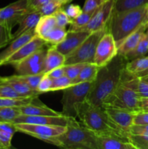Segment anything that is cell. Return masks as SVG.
I'll list each match as a JSON object with an SVG mask.
<instances>
[{
	"mask_svg": "<svg viewBox=\"0 0 148 149\" xmlns=\"http://www.w3.org/2000/svg\"><path fill=\"white\" fill-rule=\"evenodd\" d=\"M36 35L37 34H36L35 29H33L12 39L10 42V45L7 46V47L0 52V66L4 65V62L7 58H10L12 54L18 50L23 45L27 43L28 41L33 39Z\"/></svg>",
	"mask_w": 148,
	"mask_h": 149,
	"instance_id": "ac0fdd59",
	"label": "cell"
},
{
	"mask_svg": "<svg viewBox=\"0 0 148 149\" xmlns=\"http://www.w3.org/2000/svg\"><path fill=\"white\" fill-rule=\"evenodd\" d=\"M34 97H26L23 99L7 98L0 97V107H12L19 108L22 106L31 103L34 100Z\"/></svg>",
	"mask_w": 148,
	"mask_h": 149,
	"instance_id": "4dcf8cb0",
	"label": "cell"
},
{
	"mask_svg": "<svg viewBox=\"0 0 148 149\" xmlns=\"http://www.w3.org/2000/svg\"><path fill=\"white\" fill-rule=\"evenodd\" d=\"M92 82H82L73 84L63 90L61 100L62 114L67 117L77 118L78 107L86 100Z\"/></svg>",
	"mask_w": 148,
	"mask_h": 149,
	"instance_id": "5b68a950",
	"label": "cell"
},
{
	"mask_svg": "<svg viewBox=\"0 0 148 149\" xmlns=\"http://www.w3.org/2000/svg\"><path fill=\"white\" fill-rule=\"evenodd\" d=\"M146 76H147V75H146Z\"/></svg>",
	"mask_w": 148,
	"mask_h": 149,
	"instance_id": "94428289",
	"label": "cell"
},
{
	"mask_svg": "<svg viewBox=\"0 0 148 149\" xmlns=\"http://www.w3.org/2000/svg\"><path fill=\"white\" fill-rule=\"evenodd\" d=\"M148 52V34L145 33L141 38L140 41L132 50L128 52L124 58L128 61H131L135 58L143 57Z\"/></svg>",
	"mask_w": 148,
	"mask_h": 149,
	"instance_id": "4316f807",
	"label": "cell"
},
{
	"mask_svg": "<svg viewBox=\"0 0 148 149\" xmlns=\"http://www.w3.org/2000/svg\"><path fill=\"white\" fill-rule=\"evenodd\" d=\"M46 74H47L52 79H56L59 78V77L65 75V68H64V65L63 66L58 67V68H55V69L52 70V71H49V72L47 73Z\"/></svg>",
	"mask_w": 148,
	"mask_h": 149,
	"instance_id": "681fc988",
	"label": "cell"
},
{
	"mask_svg": "<svg viewBox=\"0 0 148 149\" xmlns=\"http://www.w3.org/2000/svg\"><path fill=\"white\" fill-rule=\"evenodd\" d=\"M13 134L0 130V149H8L12 146Z\"/></svg>",
	"mask_w": 148,
	"mask_h": 149,
	"instance_id": "7bdbcfd3",
	"label": "cell"
},
{
	"mask_svg": "<svg viewBox=\"0 0 148 149\" xmlns=\"http://www.w3.org/2000/svg\"><path fill=\"white\" fill-rule=\"evenodd\" d=\"M56 26V20L53 15H41L35 28V31L38 36L42 37Z\"/></svg>",
	"mask_w": 148,
	"mask_h": 149,
	"instance_id": "484cf974",
	"label": "cell"
},
{
	"mask_svg": "<svg viewBox=\"0 0 148 149\" xmlns=\"http://www.w3.org/2000/svg\"><path fill=\"white\" fill-rule=\"evenodd\" d=\"M140 109L141 111L148 112V97H141Z\"/></svg>",
	"mask_w": 148,
	"mask_h": 149,
	"instance_id": "816d5d0a",
	"label": "cell"
},
{
	"mask_svg": "<svg viewBox=\"0 0 148 149\" xmlns=\"http://www.w3.org/2000/svg\"><path fill=\"white\" fill-rule=\"evenodd\" d=\"M59 146L69 149H98L97 135L73 117H68L66 130L57 136Z\"/></svg>",
	"mask_w": 148,
	"mask_h": 149,
	"instance_id": "277c9868",
	"label": "cell"
},
{
	"mask_svg": "<svg viewBox=\"0 0 148 149\" xmlns=\"http://www.w3.org/2000/svg\"><path fill=\"white\" fill-rule=\"evenodd\" d=\"M71 1H72V0H59V2L62 4V5H64V4H68V3L71 2Z\"/></svg>",
	"mask_w": 148,
	"mask_h": 149,
	"instance_id": "db71d44e",
	"label": "cell"
},
{
	"mask_svg": "<svg viewBox=\"0 0 148 149\" xmlns=\"http://www.w3.org/2000/svg\"><path fill=\"white\" fill-rule=\"evenodd\" d=\"M68 122V117L59 116H30V115L20 114L15 119L14 124H35V125H58L66 127Z\"/></svg>",
	"mask_w": 148,
	"mask_h": 149,
	"instance_id": "2e32d148",
	"label": "cell"
},
{
	"mask_svg": "<svg viewBox=\"0 0 148 149\" xmlns=\"http://www.w3.org/2000/svg\"><path fill=\"white\" fill-rule=\"evenodd\" d=\"M0 83H4L10 85L23 97H34L40 95L39 92L32 90L27 84L19 79L17 75L1 77Z\"/></svg>",
	"mask_w": 148,
	"mask_h": 149,
	"instance_id": "ffe728a7",
	"label": "cell"
},
{
	"mask_svg": "<svg viewBox=\"0 0 148 149\" xmlns=\"http://www.w3.org/2000/svg\"><path fill=\"white\" fill-rule=\"evenodd\" d=\"M52 81H53V79H52L47 74H45L44 77H42L41 79L39 85H38L37 91L40 94L51 92V89H52Z\"/></svg>",
	"mask_w": 148,
	"mask_h": 149,
	"instance_id": "b9f144b4",
	"label": "cell"
},
{
	"mask_svg": "<svg viewBox=\"0 0 148 149\" xmlns=\"http://www.w3.org/2000/svg\"><path fill=\"white\" fill-rule=\"evenodd\" d=\"M145 22H146V23H148V9H147V11L146 17H145Z\"/></svg>",
	"mask_w": 148,
	"mask_h": 149,
	"instance_id": "9f6ffc18",
	"label": "cell"
},
{
	"mask_svg": "<svg viewBox=\"0 0 148 149\" xmlns=\"http://www.w3.org/2000/svg\"><path fill=\"white\" fill-rule=\"evenodd\" d=\"M45 74L41 73V74H26V75H19L17 74L19 79L24 81L26 84H27L32 90L37 91V87L40 82L41 79L44 77ZM38 92V91H37Z\"/></svg>",
	"mask_w": 148,
	"mask_h": 149,
	"instance_id": "d590c367",
	"label": "cell"
},
{
	"mask_svg": "<svg viewBox=\"0 0 148 149\" xmlns=\"http://www.w3.org/2000/svg\"><path fill=\"white\" fill-rule=\"evenodd\" d=\"M140 100L141 97L134 90L120 83L104 100L102 106H112L137 113L141 111Z\"/></svg>",
	"mask_w": 148,
	"mask_h": 149,
	"instance_id": "8992f818",
	"label": "cell"
},
{
	"mask_svg": "<svg viewBox=\"0 0 148 149\" xmlns=\"http://www.w3.org/2000/svg\"><path fill=\"white\" fill-rule=\"evenodd\" d=\"M108 31V24L104 29L91 33L73 53L65 58V65L88 63L94 62L96 48L102 36Z\"/></svg>",
	"mask_w": 148,
	"mask_h": 149,
	"instance_id": "52a82bcc",
	"label": "cell"
},
{
	"mask_svg": "<svg viewBox=\"0 0 148 149\" xmlns=\"http://www.w3.org/2000/svg\"><path fill=\"white\" fill-rule=\"evenodd\" d=\"M148 0H115L113 12H122L138 8L147 4Z\"/></svg>",
	"mask_w": 148,
	"mask_h": 149,
	"instance_id": "f546056e",
	"label": "cell"
},
{
	"mask_svg": "<svg viewBox=\"0 0 148 149\" xmlns=\"http://www.w3.org/2000/svg\"><path fill=\"white\" fill-rule=\"evenodd\" d=\"M47 49L44 47L33 52L13 66L19 75L38 74L44 73L45 58Z\"/></svg>",
	"mask_w": 148,
	"mask_h": 149,
	"instance_id": "7c38bea8",
	"label": "cell"
},
{
	"mask_svg": "<svg viewBox=\"0 0 148 149\" xmlns=\"http://www.w3.org/2000/svg\"><path fill=\"white\" fill-rule=\"evenodd\" d=\"M62 6L59 0H49L45 4L38 7L36 11L40 13L41 15H51L61 8Z\"/></svg>",
	"mask_w": 148,
	"mask_h": 149,
	"instance_id": "d6a6232c",
	"label": "cell"
},
{
	"mask_svg": "<svg viewBox=\"0 0 148 149\" xmlns=\"http://www.w3.org/2000/svg\"><path fill=\"white\" fill-rule=\"evenodd\" d=\"M120 83L134 90L140 97H148L147 81L128 71L126 68L122 73Z\"/></svg>",
	"mask_w": 148,
	"mask_h": 149,
	"instance_id": "e0dca14e",
	"label": "cell"
},
{
	"mask_svg": "<svg viewBox=\"0 0 148 149\" xmlns=\"http://www.w3.org/2000/svg\"><path fill=\"white\" fill-rule=\"evenodd\" d=\"M148 3L138 8L122 12H113L108 23V31L118 47L128 36L137 30L145 22Z\"/></svg>",
	"mask_w": 148,
	"mask_h": 149,
	"instance_id": "3957f363",
	"label": "cell"
},
{
	"mask_svg": "<svg viewBox=\"0 0 148 149\" xmlns=\"http://www.w3.org/2000/svg\"><path fill=\"white\" fill-rule=\"evenodd\" d=\"M141 78L143 79L144 80H145V81H147L148 82V75L145 76V77H141Z\"/></svg>",
	"mask_w": 148,
	"mask_h": 149,
	"instance_id": "11a10c76",
	"label": "cell"
},
{
	"mask_svg": "<svg viewBox=\"0 0 148 149\" xmlns=\"http://www.w3.org/2000/svg\"><path fill=\"white\" fill-rule=\"evenodd\" d=\"M129 140L136 149H148V134H130Z\"/></svg>",
	"mask_w": 148,
	"mask_h": 149,
	"instance_id": "e575fe53",
	"label": "cell"
},
{
	"mask_svg": "<svg viewBox=\"0 0 148 149\" xmlns=\"http://www.w3.org/2000/svg\"><path fill=\"white\" fill-rule=\"evenodd\" d=\"M146 75H148V68L146 70V71H145L144 72L141 73L140 74H139V75H137V76L139 77H145V76H146Z\"/></svg>",
	"mask_w": 148,
	"mask_h": 149,
	"instance_id": "f5cc1de1",
	"label": "cell"
},
{
	"mask_svg": "<svg viewBox=\"0 0 148 149\" xmlns=\"http://www.w3.org/2000/svg\"><path fill=\"white\" fill-rule=\"evenodd\" d=\"M147 23H145L137 29L128 36L122 43L118 47V54L124 57L128 52L133 49L137 45L141 38L142 37L144 33H145Z\"/></svg>",
	"mask_w": 148,
	"mask_h": 149,
	"instance_id": "7402d4cb",
	"label": "cell"
},
{
	"mask_svg": "<svg viewBox=\"0 0 148 149\" xmlns=\"http://www.w3.org/2000/svg\"><path fill=\"white\" fill-rule=\"evenodd\" d=\"M133 125H148V112L139 111L135 113Z\"/></svg>",
	"mask_w": 148,
	"mask_h": 149,
	"instance_id": "bcb514c9",
	"label": "cell"
},
{
	"mask_svg": "<svg viewBox=\"0 0 148 149\" xmlns=\"http://www.w3.org/2000/svg\"><path fill=\"white\" fill-rule=\"evenodd\" d=\"M0 130L10 132V133L13 134V135L16 132H17L15 125L12 122H0Z\"/></svg>",
	"mask_w": 148,
	"mask_h": 149,
	"instance_id": "7dc6e473",
	"label": "cell"
},
{
	"mask_svg": "<svg viewBox=\"0 0 148 149\" xmlns=\"http://www.w3.org/2000/svg\"><path fill=\"white\" fill-rule=\"evenodd\" d=\"M13 39V33L7 26L0 23V49L7 46Z\"/></svg>",
	"mask_w": 148,
	"mask_h": 149,
	"instance_id": "60d3db41",
	"label": "cell"
},
{
	"mask_svg": "<svg viewBox=\"0 0 148 149\" xmlns=\"http://www.w3.org/2000/svg\"><path fill=\"white\" fill-rule=\"evenodd\" d=\"M145 33L148 34V23L147 24V28H146V31H145Z\"/></svg>",
	"mask_w": 148,
	"mask_h": 149,
	"instance_id": "6f0895ef",
	"label": "cell"
},
{
	"mask_svg": "<svg viewBox=\"0 0 148 149\" xmlns=\"http://www.w3.org/2000/svg\"><path fill=\"white\" fill-rule=\"evenodd\" d=\"M99 68L100 67L94 63H86L77 78L73 81V84H75L82 82H92L97 77Z\"/></svg>",
	"mask_w": 148,
	"mask_h": 149,
	"instance_id": "d4e9b609",
	"label": "cell"
},
{
	"mask_svg": "<svg viewBox=\"0 0 148 149\" xmlns=\"http://www.w3.org/2000/svg\"><path fill=\"white\" fill-rule=\"evenodd\" d=\"M66 57L54 46H51L46 52L45 58L44 74H47L52 70L65 65Z\"/></svg>",
	"mask_w": 148,
	"mask_h": 149,
	"instance_id": "cb8c5ba5",
	"label": "cell"
},
{
	"mask_svg": "<svg viewBox=\"0 0 148 149\" xmlns=\"http://www.w3.org/2000/svg\"><path fill=\"white\" fill-rule=\"evenodd\" d=\"M115 0L104 1L94 12L86 26L75 31H83L91 33L104 29L107 26L114 10Z\"/></svg>",
	"mask_w": 148,
	"mask_h": 149,
	"instance_id": "9c48e42d",
	"label": "cell"
},
{
	"mask_svg": "<svg viewBox=\"0 0 148 149\" xmlns=\"http://www.w3.org/2000/svg\"><path fill=\"white\" fill-rule=\"evenodd\" d=\"M1 77H0V79H1Z\"/></svg>",
	"mask_w": 148,
	"mask_h": 149,
	"instance_id": "91938a15",
	"label": "cell"
},
{
	"mask_svg": "<svg viewBox=\"0 0 148 149\" xmlns=\"http://www.w3.org/2000/svg\"><path fill=\"white\" fill-rule=\"evenodd\" d=\"M72 85H73V80L68 78L67 76L64 75L62 77H59V78L56 79H53L51 92L63 90Z\"/></svg>",
	"mask_w": 148,
	"mask_h": 149,
	"instance_id": "8d00e7d4",
	"label": "cell"
},
{
	"mask_svg": "<svg viewBox=\"0 0 148 149\" xmlns=\"http://www.w3.org/2000/svg\"><path fill=\"white\" fill-rule=\"evenodd\" d=\"M127 62L124 57L118 54L108 63L100 67L86 101L94 106H102L104 100L120 84Z\"/></svg>",
	"mask_w": 148,
	"mask_h": 149,
	"instance_id": "6da1fadb",
	"label": "cell"
},
{
	"mask_svg": "<svg viewBox=\"0 0 148 149\" xmlns=\"http://www.w3.org/2000/svg\"><path fill=\"white\" fill-rule=\"evenodd\" d=\"M77 118L96 135L116 136L129 141L130 134L125 132L110 120L103 106H94L86 100L78 107Z\"/></svg>",
	"mask_w": 148,
	"mask_h": 149,
	"instance_id": "7a4b0ae2",
	"label": "cell"
},
{
	"mask_svg": "<svg viewBox=\"0 0 148 149\" xmlns=\"http://www.w3.org/2000/svg\"><path fill=\"white\" fill-rule=\"evenodd\" d=\"M36 97L31 103L19 107L21 114L30 115V116H59L62 115L61 112H57L50 109L46 105L39 101L36 103Z\"/></svg>",
	"mask_w": 148,
	"mask_h": 149,
	"instance_id": "44dd1931",
	"label": "cell"
},
{
	"mask_svg": "<svg viewBox=\"0 0 148 149\" xmlns=\"http://www.w3.org/2000/svg\"><path fill=\"white\" fill-rule=\"evenodd\" d=\"M65 11L68 15V17L73 20L75 17H78L82 13L83 10L82 8H81L79 5H77V4H69L65 8Z\"/></svg>",
	"mask_w": 148,
	"mask_h": 149,
	"instance_id": "ee69618b",
	"label": "cell"
},
{
	"mask_svg": "<svg viewBox=\"0 0 148 149\" xmlns=\"http://www.w3.org/2000/svg\"><path fill=\"white\" fill-rule=\"evenodd\" d=\"M118 55V46L113 35L109 31L106 32L96 48L94 58V63L99 67L108 63Z\"/></svg>",
	"mask_w": 148,
	"mask_h": 149,
	"instance_id": "8fae6325",
	"label": "cell"
},
{
	"mask_svg": "<svg viewBox=\"0 0 148 149\" xmlns=\"http://www.w3.org/2000/svg\"><path fill=\"white\" fill-rule=\"evenodd\" d=\"M49 0H26L28 7L30 10H36L38 7L45 4Z\"/></svg>",
	"mask_w": 148,
	"mask_h": 149,
	"instance_id": "f907efd6",
	"label": "cell"
},
{
	"mask_svg": "<svg viewBox=\"0 0 148 149\" xmlns=\"http://www.w3.org/2000/svg\"><path fill=\"white\" fill-rule=\"evenodd\" d=\"M130 134H148V125H133Z\"/></svg>",
	"mask_w": 148,
	"mask_h": 149,
	"instance_id": "c3c4849f",
	"label": "cell"
},
{
	"mask_svg": "<svg viewBox=\"0 0 148 149\" xmlns=\"http://www.w3.org/2000/svg\"><path fill=\"white\" fill-rule=\"evenodd\" d=\"M0 97H7V98L23 99V97L17 93L12 87L8 84L0 83Z\"/></svg>",
	"mask_w": 148,
	"mask_h": 149,
	"instance_id": "f35d334b",
	"label": "cell"
},
{
	"mask_svg": "<svg viewBox=\"0 0 148 149\" xmlns=\"http://www.w3.org/2000/svg\"><path fill=\"white\" fill-rule=\"evenodd\" d=\"M17 132H23L47 143L59 146L57 136L63 133L66 127L58 125H35V124H15Z\"/></svg>",
	"mask_w": 148,
	"mask_h": 149,
	"instance_id": "ba28073f",
	"label": "cell"
},
{
	"mask_svg": "<svg viewBox=\"0 0 148 149\" xmlns=\"http://www.w3.org/2000/svg\"><path fill=\"white\" fill-rule=\"evenodd\" d=\"M67 31H66L65 27H59L57 26L41 38L46 42V44H50L52 46H55L60 43L65 39Z\"/></svg>",
	"mask_w": 148,
	"mask_h": 149,
	"instance_id": "83f0119b",
	"label": "cell"
},
{
	"mask_svg": "<svg viewBox=\"0 0 148 149\" xmlns=\"http://www.w3.org/2000/svg\"><path fill=\"white\" fill-rule=\"evenodd\" d=\"M21 114L19 108L0 107V122H14L15 119Z\"/></svg>",
	"mask_w": 148,
	"mask_h": 149,
	"instance_id": "836d02e7",
	"label": "cell"
},
{
	"mask_svg": "<svg viewBox=\"0 0 148 149\" xmlns=\"http://www.w3.org/2000/svg\"><path fill=\"white\" fill-rule=\"evenodd\" d=\"M95 10L90 12L82 11V13H81L78 17H76L75 19H73V20H72V23L70 24L71 27H70L69 30H78L80 28L86 26V25L89 22L90 19L91 18L92 15H94Z\"/></svg>",
	"mask_w": 148,
	"mask_h": 149,
	"instance_id": "1f68e13d",
	"label": "cell"
},
{
	"mask_svg": "<svg viewBox=\"0 0 148 149\" xmlns=\"http://www.w3.org/2000/svg\"><path fill=\"white\" fill-rule=\"evenodd\" d=\"M45 45H46V42L40 36L36 35L33 39L28 41L27 43L23 45L18 50L16 51L10 58H7L4 62V65H15L17 63L20 62L23 59L27 58L28 56L33 54V52L44 47Z\"/></svg>",
	"mask_w": 148,
	"mask_h": 149,
	"instance_id": "9a60e30c",
	"label": "cell"
},
{
	"mask_svg": "<svg viewBox=\"0 0 148 149\" xmlns=\"http://www.w3.org/2000/svg\"><path fill=\"white\" fill-rule=\"evenodd\" d=\"M148 68V56H143L140 58L129 61L126 63V69L131 74L139 75Z\"/></svg>",
	"mask_w": 148,
	"mask_h": 149,
	"instance_id": "f1b7e54d",
	"label": "cell"
},
{
	"mask_svg": "<svg viewBox=\"0 0 148 149\" xmlns=\"http://www.w3.org/2000/svg\"><path fill=\"white\" fill-rule=\"evenodd\" d=\"M104 1H107V0H104Z\"/></svg>",
	"mask_w": 148,
	"mask_h": 149,
	"instance_id": "680465c9",
	"label": "cell"
},
{
	"mask_svg": "<svg viewBox=\"0 0 148 149\" xmlns=\"http://www.w3.org/2000/svg\"><path fill=\"white\" fill-rule=\"evenodd\" d=\"M86 63H73L64 65L65 75L73 81L77 78Z\"/></svg>",
	"mask_w": 148,
	"mask_h": 149,
	"instance_id": "74e56055",
	"label": "cell"
},
{
	"mask_svg": "<svg viewBox=\"0 0 148 149\" xmlns=\"http://www.w3.org/2000/svg\"><path fill=\"white\" fill-rule=\"evenodd\" d=\"M30 11L31 10L28 7L26 0H17L0 9V23L12 31L22 17Z\"/></svg>",
	"mask_w": 148,
	"mask_h": 149,
	"instance_id": "30bf717a",
	"label": "cell"
},
{
	"mask_svg": "<svg viewBox=\"0 0 148 149\" xmlns=\"http://www.w3.org/2000/svg\"><path fill=\"white\" fill-rule=\"evenodd\" d=\"M98 149H136L129 141L111 135H97Z\"/></svg>",
	"mask_w": 148,
	"mask_h": 149,
	"instance_id": "d6986e66",
	"label": "cell"
},
{
	"mask_svg": "<svg viewBox=\"0 0 148 149\" xmlns=\"http://www.w3.org/2000/svg\"><path fill=\"white\" fill-rule=\"evenodd\" d=\"M53 15L55 17V20H56L57 26H59V27L66 28L68 25H70L72 23V20L68 17L67 13H65V10H62V7L59 8L58 10H57L54 13Z\"/></svg>",
	"mask_w": 148,
	"mask_h": 149,
	"instance_id": "ab89813d",
	"label": "cell"
},
{
	"mask_svg": "<svg viewBox=\"0 0 148 149\" xmlns=\"http://www.w3.org/2000/svg\"><path fill=\"white\" fill-rule=\"evenodd\" d=\"M41 15L36 10H31L26 13L18 23V28L13 33V39L23 33H26L32 29H35L39 22Z\"/></svg>",
	"mask_w": 148,
	"mask_h": 149,
	"instance_id": "603a6c76",
	"label": "cell"
},
{
	"mask_svg": "<svg viewBox=\"0 0 148 149\" xmlns=\"http://www.w3.org/2000/svg\"><path fill=\"white\" fill-rule=\"evenodd\" d=\"M102 106L110 120L125 132L130 134V130L133 125V119L136 113L112 106Z\"/></svg>",
	"mask_w": 148,
	"mask_h": 149,
	"instance_id": "4fadbf2b",
	"label": "cell"
},
{
	"mask_svg": "<svg viewBox=\"0 0 148 149\" xmlns=\"http://www.w3.org/2000/svg\"><path fill=\"white\" fill-rule=\"evenodd\" d=\"M103 2L104 0H85L82 10L84 12L94 11L97 10Z\"/></svg>",
	"mask_w": 148,
	"mask_h": 149,
	"instance_id": "f6af8a7d",
	"label": "cell"
},
{
	"mask_svg": "<svg viewBox=\"0 0 148 149\" xmlns=\"http://www.w3.org/2000/svg\"><path fill=\"white\" fill-rule=\"evenodd\" d=\"M89 34L88 32L83 31L68 30L65 39L54 47L65 57H68L81 45Z\"/></svg>",
	"mask_w": 148,
	"mask_h": 149,
	"instance_id": "5bb4252c",
	"label": "cell"
}]
</instances>
